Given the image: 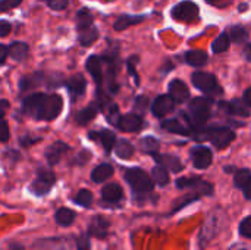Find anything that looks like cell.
<instances>
[{"mask_svg": "<svg viewBox=\"0 0 251 250\" xmlns=\"http://www.w3.org/2000/svg\"><path fill=\"white\" fill-rule=\"evenodd\" d=\"M125 181L132 190L134 200L138 203L146 202L153 193V180L141 168H129L125 171Z\"/></svg>", "mask_w": 251, "mask_h": 250, "instance_id": "6da1fadb", "label": "cell"}, {"mask_svg": "<svg viewBox=\"0 0 251 250\" xmlns=\"http://www.w3.org/2000/svg\"><path fill=\"white\" fill-rule=\"evenodd\" d=\"M196 140H210L216 149H225L235 140V133L226 127H209L206 130H199L194 134Z\"/></svg>", "mask_w": 251, "mask_h": 250, "instance_id": "7a4b0ae2", "label": "cell"}, {"mask_svg": "<svg viewBox=\"0 0 251 250\" xmlns=\"http://www.w3.org/2000/svg\"><path fill=\"white\" fill-rule=\"evenodd\" d=\"M62 106L63 100L59 94H44L34 118L38 121H53L62 112Z\"/></svg>", "mask_w": 251, "mask_h": 250, "instance_id": "3957f363", "label": "cell"}, {"mask_svg": "<svg viewBox=\"0 0 251 250\" xmlns=\"http://www.w3.org/2000/svg\"><path fill=\"white\" fill-rule=\"evenodd\" d=\"M210 116V100L206 97H196L190 103V124L194 128H201Z\"/></svg>", "mask_w": 251, "mask_h": 250, "instance_id": "277c9868", "label": "cell"}, {"mask_svg": "<svg viewBox=\"0 0 251 250\" xmlns=\"http://www.w3.org/2000/svg\"><path fill=\"white\" fill-rule=\"evenodd\" d=\"M54 183H56L54 172L51 169H49V168H40L37 171L35 178L32 180V183L29 186V192L37 197L46 196L47 193H50Z\"/></svg>", "mask_w": 251, "mask_h": 250, "instance_id": "5b68a950", "label": "cell"}, {"mask_svg": "<svg viewBox=\"0 0 251 250\" xmlns=\"http://www.w3.org/2000/svg\"><path fill=\"white\" fill-rule=\"evenodd\" d=\"M222 230V217L221 212L216 211L213 214H210V217L206 220V222L203 224L200 234H199V245L200 248H206Z\"/></svg>", "mask_w": 251, "mask_h": 250, "instance_id": "8992f818", "label": "cell"}, {"mask_svg": "<svg viewBox=\"0 0 251 250\" xmlns=\"http://www.w3.org/2000/svg\"><path fill=\"white\" fill-rule=\"evenodd\" d=\"M176 187L179 190H193L194 193H199L201 196H212L213 194V186L200 177H182L176 180Z\"/></svg>", "mask_w": 251, "mask_h": 250, "instance_id": "52a82bcc", "label": "cell"}, {"mask_svg": "<svg viewBox=\"0 0 251 250\" xmlns=\"http://www.w3.org/2000/svg\"><path fill=\"white\" fill-rule=\"evenodd\" d=\"M76 249L75 239L71 240L68 237H47L40 239L32 245V250H74Z\"/></svg>", "mask_w": 251, "mask_h": 250, "instance_id": "ba28073f", "label": "cell"}, {"mask_svg": "<svg viewBox=\"0 0 251 250\" xmlns=\"http://www.w3.org/2000/svg\"><path fill=\"white\" fill-rule=\"evenodd\" d=\"M172 18L182 22H193L199 18V6L191 0H184L172 7Z\"/></svg>", "mask_w": 251, "mask_h": 250, "instance_id": "9c48e42d", "label": "cell"}, {"mask_svg": "<svg viewBox=\"0 0 251 250\" xmlns=\"http://www.w3.org/2000/svg\"><path fill=\"white\" fill-rule=\"evenodd\" d=\"M191 81L194 84L196 88L204 91V93H222V90L219 88L218 85V80L213 74H209V72H194L193 77H191Z\"/></svg>", "mask_w": 251, "mask_h": 250, "instance_id": "30bf717a", "label": "cell"}, {"mask_svg": "<svg viewBox=\"0 0 251 250\" xmlns=\"http://www.w3.org/2000/svg\"><path fill=\"white\" fill-rule=\"evenodd\" d=\"M97 100H99V105H100L103 113L106 115L107 121H109L110 124H113V125H118V122H119V119H121L119 108H118V105H116L110 97H107L106 94L101 93L100 87H99V90H97Z\"/></svg>", "mask_w": 251, "mask_h": 250, "instance_id": "8fae6325", "label": "cell"}, {"mask_svg": "<svg viewBox=\"0 0 251 250\" xmlns=\"http://www.w3.org/2000/svg\"><path fill=\"white\" fill-rule=\"evenodd\" d=\"M109 230H110V221L106 217L96 215L91 218L88 228H87V233L94 239L103 240L109 236Z\"/></svg>", "mask_w": 251, "mask_h": 250, "instance_id": "7c38bea8", "label": "cell"}, {"mask_svg": "<svg viewBox=\"0 0 251 250\" xmlns=\"http://www.w3.org/2000/svg\"><path fill=\"white\" fill-rule=\"evenodd\" d=\"M191 161L197 169H207L213 162L212 150L206 146H196L191 149Z\"/></svg>", "mask_w": 251, "mask_h": 250, "instance_id": "4fadbf2b", "label": "cell"}, {"mask_svg": "<svg viewBox=\"0 0 251 250\" xmlns=\"http://www.w3.org/2000/svg\"><path fill=\"white\" fill-rule=\"evenodd\" d=\"M122 199H124V190L119 184L110 183L101 189V202L103 203L116 206L122 202Z\"/></svg>", "mask_w": 251, "mask_h": 250, "instance_id": "5bb4252c", "label": "cell"}, {"mask_svg": "<svg viewBox=\"0 0 251 250\" xmlns=\"http://www.w3.org/2000/svg\"><path fill=\"white\" fill-rule=\"evenodd\" d=\"M174 105H175V100L174 97L169 94H160L154 99L153 105H151V112L154 116L157 118H163L165 115H168L172 109H174Z\"/></svg>", "mask_w": 251, "mask_h": 250, "instance_id": "9a60e30c", "label": "cell"}, {"mask_svg": "<svg viewBox=\"0 0 251 250\" xmlns=\"http://www.w3.org/2000/svg\"><path fill=\"white\" fill-rule=\"evenodd\" d=\"M144 125V121L140 115H135V113H128V115H122L119 122H118V128L121 131H125V133H137L143 128Z\"/></svg>", "mask_w": 251, "mask_h": 250, "instance_id": "2e32d148", "label": "cell"}, {"mask_svg": "<svg viewBox=\"0 0 251 250\" xmlns=\"http://www.w3.org/2000/svg\"><path fill=\"white\" fill-rule=\"evenodd\" d=\"M234 184L240 189L247 200H251V171L250 169H238L234 174Z\"/></svg>", "mask_w": 251, "mask_h": 250, "instance_id": "e0dca14e", "label": "cell"}, {"mask_svg": "<svg viewBox=\"0 0 251 250\" xmlns=\"http://www.w3.org/2000/svg\"><path fill=\"white\" fill-rule=\"evenodd\" d=\"M69 149L71 147L66 143H63V141H54V143H51L47 147V150H46V159H47L49 165L50 167H54L56 164H59V161L62 159V156L66 152H69Z\"/></svg>", "mask_w": 251, "mask_h": 250, "instance_id": "ac0fdd59", "label": "cell"}, {"mask_svg": "<svg viewBox=\"0 0 251 250\" xmlns=\"http://www.w3.org/2000/svg\"><path fill=\"white\" fill-rule=\"evenodd\" d=\"M169 94L176 103H185L190 99V90L182 80H172L169 83Z\"/></svg>", "mask_w": 251, "mask_h": 250, "instance_id": "d6986e66", "label": "cell"}, {"mask_svg": "<svg viewBox=\"0 0 251 250\" xmlns=\"http://www.w3.org/2000/svg\"><path fill=\"white\" fill-rule=\"evenodd\" d=\"M219 108L231 115H237V116H249L250 115V111L247 108H250L244 100H240V99H235V100H231V102H221L219 103Z\"/></svg>", "mask_w": 251, "mask_h": 250, "instance_id": "ffe728a7", "label": "cell"}, {"mask_svg": "<svg viewBox=\"0 0 251 250\" xmlns=\"http://www.w3.org/2000/svg\"><path fill=\"white\" fill-rule=\"evenodd\" d=\"M151 156H153V159L157 164L163 165L171 172L176 174V172H181L184 169V164L181 162V159L178 156H174V155H159V153H153Z\"/></svg>", "mask_w": 251, "mask_h": 250, "instance_id": "44dd1931", "label": "cell"}, {"mask_svg": "<svg viewBox=\"0 0 251 250\" xmlns=\"http://www.w3.org/2000/svg\"><path fill=\"white\" fill-rule=\"evenodd\" d=\"M87 71L90 72V75L93 77L94 83L97 84V87H101L103 84V72H101V59L96 55L88 56L87 59Z\"/></svg>", "mask_w": 251, "mask_h": 250, "instance_id": "7402d4cb", "label": "cell"}, {"mask_svg": "<svg viewBox=\"0 0 251 250\" xmlns=\"http://www.w3.org/2000/svg\"><path fill=\"white\" fill-rule=\"evenodd\" d=\"M90 139L100 140V143L107 155L112 152V149L115 147V143H116V136L110 130H100L97 133H90Z\"/></svg>", "mask_w": 251, "mask_h": 250, "instance_id": "603a6c76", "label": "cell"}, {"mask_svg": "<svg viewBox=\"0 0 251 250\" xmlns=\"http://www.w3.org/2000/svg\"><path fill=\"white\" fill-rule=\"evenodd\" d=\"M87 88V81L84 78L82 74H75L69 78L68 81V91L71 93V96L75 99L78 96H82L85 93Z\"/></svg>", "mask_w": 251, "mask_h": 250, "instance_id": "cb8c5ba5", "label": "cell"}, {"mask_svg": "<svg viewBox=\"0 0 251 250\" xmlns=\"http://www.w3.org/2000/svg\"><path fill=\"white\" fill-rule=\"evenodd\" d=\"M99 108H100L99 103H90L87 108H84L82 111H79L76 113V116H75L76 124L78 125H85V124L91 122L96 118V115L99 113Z\"/></svg>", "mask_w": 251, "mask_h": 250, "instance_id": "d4e9b609", "label": "cell"}, {"mask_svg": "<svg viewBox=\"0 0 251 250\" xmlns=\"http://www.w3.org/2000/svg\"><path fill=\"white\" fill-rule=\"evenodd\" d=\"M76 218V214L75 211L69 209V208H59L54 214V220H56V224L59 227H69L74 224Z\"/></svg>", "mask_w": 251, "mask_h": 250, "instance_id": "484cf974", "label": "cell"}, {"mask_svg": "<svg viewBox=\"0 0 251 250\" xmlns=\"http://www.w3.org/2000/svg\"><path fill=\"white\" fill-rule=\"evenodd\" d=\"M113 175V167L110 164H100L99 167H96L91 172V180L97 184L104 183L107 178H110Z\"/></svg>", "mask_w": 251, "mask_h": 250, "instance_id": "4316f807", "label": "cell"}, {"mask_svg": "<svg viewBox=\"0 0 251 250\" xmlns=\"http://www.w3.org/2000/svg\"><path fill=\"white\" fill-rule=\"evenodd\" d=\"M134 152H135V149H134V146H132L131 141H128L125 139L116 140V143H115V153H116L118 158H121V159H129V158H132Z\"/></svg>", "mask_w": 251, "mask_h": 250, "instance_id": "83f0119b", "label": "cell"}, {"mask_svg": "<svg viewBox=\"0 0 251 250\" xmlns=\"http://www.w3.org/2000/svg\"><path fill=\"white\" fill-rule=\"evenodd\" d=\"M146 18L144 16H140V15H121L118 18V21L115 22V29L116 31H124L128 27H132V25H137L140 24L141 21H144Z\"/></svg>", "mask_w": 251, "mask_h": 250, "instance_id": "f1b7e54d", "label": "cell"}, {"mask_svg": "<svg viewBox=\"0 0 251 250\" xmlns=\"http://www.w3.org/2000/svg\"><path fill=\"white\" fill-rule=\"evenodd\" d=\"M162 128L169 131V133H174V134H181V136H188L191 131L190 128H187L185 125L181 124L179 119L176 118H172V119H166L162 122Z\"/></svg>", "mask_w": 251, "mask_h": 250, "instance_id": "f546056e", "label": "cell"}, {"mask_svg": "<svg viewBox=\"0 0 251 250\" xmlns=\"http://www.w3.org/2000/svg\"><path fill=\"white\" fill-rule=\"evenodd\" d=\"M44 80V75L40 74V72H35V74H31V75H26L24 78H21V83H19V90L21 91H26L29 88H34L37 85H40Z\"/></svg>", "mask_w": 251, "mask_h": 250, "instance_id": "4dcf8cb0", "label": "cell"}, {"mask_svg": "<svg viewBox=\"0 0 251 250\" xmlns=\"http://www.w3.org/2000/svg\"><path fill=\"white\" fill-rule=\"evenodd\" d=\"M168 171H169L168 168H165L163 165L157 164V165L151 169V178H153V181H154L157 186L165 187V186L169 183V172H168Z\"/></svg>", "mask_w": 251, "mask_h": 250, "instance_id": "1f68e13d", "label": "cell"}, {"mask_svg": "<svg viewBox=\"0 0 251 250\" xmlns=\"http://www.w3.org/2000/svg\"><path fill=\"white\" fill-rule=\"evenodd\" d=\"M93 22H94V18L88 9L84 7V9L78 10V13H76V29L78 31H82V29L93 27Z\"/></svg>", "mask_w": 251, "mask_h": 250, "instance_id": "d6a6232c", "label": "cell"}, {"mask_svg": "<svg viewBox=\"0 0 251 250\" xmlns=\"http://www.w3.org/2000/svg\"><path fill=\"white\" fill-rule=\"evenodd\" d=\"M185 60L191 66H203L207 63V53L203 50H191L185 53Z\"/></svg>", "mask_w": 251, "mask_h": 250, "instance_id": "836d02e7", "label": "cell"}, {"mask_svg": "<svg viewBox=\"0 0 251 250\" xmlns=\"http://www.w3.org/2000/svg\"><path fill=\"white\" fill-rule=\"evenodd\" d=\"M9 55H10V57H12L13 60H16V62L24 60V59L26 57V55H28V44L19 43V41L12 43V44L9 46Z\"/></svg>", "mask_w": 251, "mask_h": 250, "instance_id": "e575fe53", "label": "cell"}, {"mask_svg": "<svg viewBox=\"0 0 251 250\" xmlns=\"http://www.w3.org/2000/svg\"><path fill=\"white\" fill-rule=\"evenodd\" d=\"M200 197H203L201 194H199V193H190V194H185V196H182L181 199H178L176 202H175V205H174V208H172V212H171V215L172 214H176V212H179L181 209H184V208H187L188 205H191V203H194V202H197Z\"/></svg>", "mask_w": 251, "mask_h": 250, "instance_id": "d590c367", "label": "cell"}, {"mask_svg": "<svg viewBox=\"0 0 251 250\" xmlns=\"http://www.w3.org/2000/svg\"><path fill=\"white\" fill-rule=\"evenodd\" d=\"M231 37H229V34H226V32H222L219 37H216V40L213 41V44H212V52L213 53H224V52H226L228 49H229V44H231Z\"/></svg>", "mask_w": 251, "mask_h": 250, "instance_id": "8d00e7d4", "label": "cell"}, {"mask_svg": "<svg viewBox=\"0 0 251 250\" xmlns=\"http://www.w3.org/2000/svg\"><path fill=\"white\" fill-rule=\"evenodd\" d=\"M97 38H99V29H97L94 25L90 27V28H87V29L79 31V43H81L84 47L93 44Z\"/></svg>", "mask_w": 251, "mask_h": 250, "instance_id": "74e56055", "label": "cell"}, {"mask_svg": "<svg viewBox=\"0 0 251 250\" xmlns=\"http://www.w3.org/2000/svg\"><path fill=\"white\" fill-rule=\"evenodd\" d=\"M140 149L144 153H149V155L157 153V150H159V140L156 137H151V136L143 137L140 140Z\"/></svg>", "mask_w": 251, "mask_h": 250, "instance_id": "f35d334b", "label": "cell"}, {"mask_svg": "<svg viewBox=\"0 0 251 250\" xmlns=\"http://www.w3.org/2000/svg\"><path fill=\"white\" fill-rule=\"evenodd\" d=\"M74 203L82 208H90L93 205V193L87 189H82L76 193V196H74Z\"/></svg>", "mask_w": 251, "mask_h": 250, "instance_id": "ab89813d", "label": "cell"}, {"mask_svg": "<svg viewBox=\"0 0 251 250\" xmlns=\"http://www.w3.org/2000/svg\"><path fill=\"white\" fill-rule=\"evenodd\" d=\"M229 37H231V40H232L234 43L243 44V43H246V41L249 40V32H247V29H246L244 27L235 25V27H232L231 31H229Z\"/></svg>", "mask_w": 251, "mask_h": 250, "instance_id": "60d3db41", "label": "cell"}, {"mask_svg": "<svg viewBox=\"0 0 251 250\" xmlns=\"http://www.w3.org/2000/svg\"><path fill=\"white\" fill-rule=\"evenodd\" d=\"M91 236L88 233L79 234L78 237H75V245H76V250H90L91 243H90Z\"/></svg>", "mask_w": 251, "mask_h": 250, "instance_id": "b9f144b4", "label": "cell"}, {"mask_svg": "<svg viewBox=\"0 0 251 250\" xmlns=\"http://www.w3.org/2000/svg\"><path fill=\"white\" fill-rule=\"evenodd\" d=\"M138 62V56H132L128 59V71H129V75L134 78V83L135 85H140V77L137 74V69H135V65Z\"/></svg>", "mask_w": 251, "mask_h": 250, "instance_id": "7bdbcfd3", "label": "cell"}, {"mask_svg": "<svg viewBox=\"0 0 251 250\" xmlns=\"http://www.w3.org/2000/svg\"><path fill=\"white\" fill-rule=\"evenodd\" d=\"M240 234L246 239H251V217H246L241 222H240Z\"/></svg>", "mask_w": 251, "mask_h": 250, "instance_id": "ee69618b", "label": "cell"}, {"mask_svg": "<svg viewBox=\"0 0 251 250\" xmlns=\"http://www.w3.org/2000/svg\"><path fill=\"white\" fill-rule=\"evenodd\" d=\"M134 108H135L137 111H140V112H144V111L149 108V99H147V96H138V97L135 99Z\"/></svg>", "mask_w": 251, "mask_h": 250, "instance_id": "f6af8a7d", "label": "cell"}, {"mask_svg": "<svg viewBox=\"0 0 251 250\" xmlns=\"http://www.w3.org/2000/svg\"><path fill=\"white\" fill-rule=\"evenodd\" d=\"M22 0H1L0 1V12H6L12 7H16L21 4Z\"/></svg>", "mask_w": 251, "mask_h": 250, "instance_id": "bcb514c9", "label": "cell"}, {"mask_svg": "<svg viewBox=\"0 0 251 250\" xmlns=\"http://www.w3.org/2000/svg\"><path fill=\"white\" fill-rule=\"evenodd\" d=\"M68 6V0H49V7L53 10H63Z\"/></svg>", "mask_w": 251, "mask_h": 250, "instance_id": "7dc6e473", "label": "cell"}, {"mask_svg": "<svg viewBox=\"0 0 251 250\" xmlns=\"http://www.w3.org/2000/svg\"><path fill=\"white\" fill-rule=\"evenodd\" d=\"M12 29V25L7 21H0V37H6Z\"/></svg>", "mask_w": 251, "mask_h": 250, "instance_id": "c3c4849f", "label": "cell"}, {"mask_svg": "<svg viewBox=\"0 0 251 250\" xmlns=\"http://www.w3.org/2000/svg\"><path fill=\"white\" fill-rule=\"evenodd\" d=\"M9 140V127H7V122L3 119L1 121V141L6 143Z\"/></svg>", "mask_w": 251, "mask_h": 250, "instance_id": "681fc988", "label": "cell"}, {"mask_svg": "<svg viewBox=\"0 0 251 250\" xmlns=\"http://www.w3.org/2000/svg\"><path fill=\"white\" fill-rule=\"evenodd\" d=\"M41 139L40 137H37V139H29V137H24V139H21V144L22 146H31V144H34L35 141H40Z\"/></svg>", "mask_w": 251, "mask_h": 250, "instance_id": "f907efd6", "label": "cell"}, {"mask_svg": "<svg viewBox=\"0 0 251 250\" xmlns=\"http://www.w3.org/2000/svg\"><path fill=\"white\" fill-rule=\"evenodd\" d=\"M7 53H9V49H7L6 46H3V44H1V46H0V63H4Z\"/></svg>", "mask_w": 251, "mask_h": 250, "instance_id": "816d5d0a", "label": "cell"}, {"mask_svg": "<svg viewBox=\"0 0 251 250\" xmlns=\"http://www.w3.org/2000/svg\"><path fill=\"white\" fill-rule=\"evenodd\" d=\"M7 250H25V248L21 245V243H16V242H12L9 243V249Z\"/></svg>", "mask_w": 251, "mask_h": 250, "instance_id": "f5cc1de1", "label": "cell"}, {"mask_svg": "<svg viewBox=\"0 0 251 250\" xmlns=\"http://www.w3.org/2000/svg\"><path fill=\"white\" fill-rule=\"evenodd\" d=\"M244 102L251 108V87L244 91Z\"/></svg>", "mask_w": 251, "mask_h": 250, "instance_id": "db71d44e", "label": "cell"}, {"mask_svg": "<svg viewBox=\"0 0 251 250\" xmlns=\"http://www.w3.org/2000/svg\"><path fill=\"white\" fill-rule=\"evenodd\" d=\"M244 56H246V59L251 62V44H249L247 47H246V50H244Z\"/></svg>", "mask_w": 251, "mask_h": 250, "instance_id": "11a10c76", "label": "cell"}, {"mask_svg": "<svg viewBox=\"0 0 251 250\" xmlns=\"http://www.w3.org/2000/svg\"><path fill=\"white\" fill-rule=\"evenodd\" d=\"M224 169H225V172H228V174H235V172L238 171V168H235V167H232V165H229V167H225Z\"/></svg>", "mask_w": 251, "mask_h": 250, "instance_id": "9f6ffc18", "label": "cell"}, {"mask_svg": "<svg viewBox=\"0 0 251 250\" xmlns=\"http://www.w3.org/2000/svg\"><path fill=\"white\" fill-rule=\"evenodd\" d=\"M7 106H9V103H7V100H1V118L4 116V112H6V109H7Z\"/></svg>", "mask_w": 251, "mask_h": 250, "instance_id": "6f0895ef", "label": "cell"}, {"mask_svg": "<svg viewBox=\"0 0 251 250\" xmlns=\"http://www.w3.org/2000/svg\"><path fill=\"white\" fill-rule=\"evenodd\" d=\"M229 250H250L247 246H244V245H234L232 248Z\"/></svg>", "mask_w": 251, "mask_h": 250, "instance_id": "680465c9", "label": "cell"}, {"mask_svg": "<svg viewBox=\"0 0 251 250\" xmlns=\"http://www.w3.org/2000/svg\"><path fill=\"white\" fill-rule=\"evenodd\" d=\"M206 1H207V3H213V4H215V3H218V1H221V0H206Z\"/></svg>", "mask_w": 251, "mask_h": 250, "instance_id": "91938a15", "label": "cell"}, {"mask_svg": "<svg viewBox=\"0 0 251 250\" xmlns=\"http://www.w3.org/2000/svg\"><path fill=\"white\" fill-rule=\"evenodd\" d=\"M246 7H247V4H241V6H240V10H244Z\"/></svg>", "mask_w": 251, "mask_h": 250, "instance_id": "94428289", "label": "cell"}, {"mask_svg": "<svg viewBox=\"0 0 251 250\" xmlns=\"http://www.w3.org/2000/svg\"><path fill=\"white\" fill-rule=\"evenodd\" d=\"M46 1H49V0H46Z\"/></svg>", "mask_w": 251, "mask_h": 250, "instance_id": "6125c7cd", "label": "cell"}]
</instances>
